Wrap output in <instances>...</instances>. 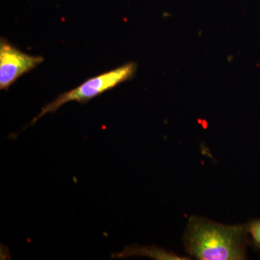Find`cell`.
I'll return each mask as SVG.
<instances>
[{
    "label": "cell",
    "instance_id": "cell-3",
    "mask_svg": "<svg viewBox=\"0 0 260 260\" xmlns=\"http://www.w3.org/2000/svg\"><path fill=\"white\" fill-rule=\"evenodd\" d=\"M44 61L19 50L6 39L0 40V90H8L19 78L37 68Z\"/></svg>",
    "mask_w": 260,
    "mask_h": 260
},
{
    "label": "cell",
    "instance_id": "cell-1",
    "mask_svg": "<svg viewBox=\"0 0 260 260\" xmlns=\"http://www.w3.org/2000/svg\"><path fill=\"white\" fill-rule=\"evenodd\" d=\"M248 237L246 225H223L191 216L184 244L186 252L198 259L242 260L246 258Z\"/></svg>",
    "mask_w": 260,
    "mask_h": 260
},
{
    "label": "cell",
    "instance_id": "cell-2",
    "mask_svg": "<svg viewBox=\"0 0 260 260\" xmlns=\"http://www.w3.org/2000/svg\"><path fill=\"white\" fill-rule=\"evenodd\" d=\"M137 71V64L129 62L107 73L90 78L73 90L58 95L53 102L43 107L42 111L34 118L32 124L47 114L55 113L65 104L76 102L85 104L89 101L114 88L119 84L131 80Z\"/></svg>",
    "mask_w": 260,
    "mask_h": 260
},
{
    "label": "cell",
    "instance_id": "cell-5",
    "mask_svg": "<svg viewBox=\"0 0 260 260\" xmlns=\"http://www.w3.org/2000/svg\"><path fill=\"white\" fill-rule=\"evenodd\" d=\"M246 226L253 244L260 250V220H252Z\"/></svg>",
    "mask_w": 260,
    "mask_h": 260
},
{
    "label": "cell",
    "instance_id": "cell-4",
    "mask_svg": "<svg viewBox=\"0 0 260 260\" xmlns=\"http://www.w3.org/2000/svg\"><path fill=\"white\" fill-rule=\"evenodd\" d=\"M140 255L148 256L157 259H189L190 258H184L179 256L173 252H169L160 249V248L152 246V247H140V246H132L126 248L125 251H122L119 256H129Z\"/></svg>",
    "mask_w": 260,
    "mask_h": 260
}]
</instances>
